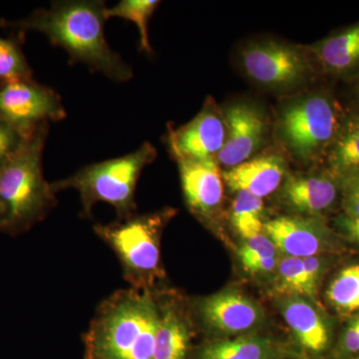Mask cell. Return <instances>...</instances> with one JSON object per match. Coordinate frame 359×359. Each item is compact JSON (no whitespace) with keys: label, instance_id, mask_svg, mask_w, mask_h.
<instances>
[{"label":"cell","instance_id":"cell-28","mask_svg":"<svg viewBox=\"0 0 359 359\" xmlns=\"http://www.w3.org/2000/svg\"><path fill=\"white\" fill-rule=\"evenodd\" d=\"M27 138L0 119V169L20 150Z\"/></svg>","mask_w":359,"mask_h":359},{"label":"cell","instance_id":"cell-33","mask_svg":"<svg viewBox=\"0 0 359 359\" xmlns=\"http://www.w3.org/2000/svg\"><path fill=\"white\" fill-rule=\"evenodd\" d=\"M355 182H356V183H358V185H359V177H358V179H355Z\"/></svg>","mask_w":359,"mask_h":359},{"label":"cell","instance_id":"cell-3","mask_svg":"<svg viewBox=\"0 0 359 359\" xmlns=\"http://www.w3.org/2000/svg\"><path fill=\"white\" fill-rule=\"evenodd\" d=\"M49 123H43L0 169V231L18 237L43 221L56 194L44 178L42 156Z\"/></svg>","mask_w":359,"mask_h":359},{"label":"cell","instance_id":"cell-7","mask_svg":"<svg viewBox=\"0 0 359 359\" xmlns=\"http://www.w3.org/2000/svg\"><path fill=\"white\" fill-rule=\"evenodd\" d=\"M60 96L32 79L0 86V119L25 137L43 123L65 119Z\"/></svg>","mask_w":359,"mask_h":359},{"label":"cell","instance_id":"cell-24","mask_svg":"<svg viewBox=\"0 0 359 359\" xmlns=\"http://www.w3.org/2000/svg\"><path fill=\"white\" fill-rule=\"evenodd\" d=\"M330 162L341 173L359 169V121L351 123L340 135L330 152Z\"/></svg>","mask_w":359,"mask_h":359},{"label":"cell","instance_id":"cell-19","mask_svg":"<svg viewBox=\"0 0 359 359\" xmlns=\"http://www.w3.org/2000/svg\"><path fill=\"white\" fill-rule=\"evenodd\" d=\"M323 67L332 72H344L359 65V25L330 37L313 47Z\"/></svg>","mask_w":359,"mask_h":359},{"label":"cell","instance_id":"cell-25","mask_svg":"<svg viewBox=\"0 0 359 359\" xmlns=\"http://www.w3.org/2000/svg\"><path fill=\"white\" fill-rule=\"evenodd\" d=\"M276 290L280 297L299 295L309 299L304 261L299 257H285L278 264Z\"/></svg>","mask_w":359,"mask_h":359},{"label":"cell","instance_id":"cell-14","mask_svg":"<svg viewBox=\"0 0 359 359\" xmlns=\"http://www.w3.org/2000/svg\"><path fill=\"white\" fill-rule=\"evenodd\" d=\"M278 306L295 341L309 356H320L330 348L332 330L320 309L299 295L280 297Z\"/></svg>","mask_w":359,"mask_h":359},{"label":"cell","instance_id":"cell-31","mask_svg":"<svg viewBox=\"0 0 359 359\" xmlns=\"http://www.w3.org/2000/svg\"><path fill=\"white\" fill-rule=\"evenodd\" d=\"M344 207H346L347 217L359 218V185L355 181L347 190Z\"/></svg>","mask_w":359,"mask_h":359},{"label":"cell","instance_id":"cell-8","mask_svg":"<svg viewBox=\"0 0 359 359\" xmlns=\"http://www.w3.org/2000/svg\"><path fill=\"white\" fill-rule=\"evenodd\" d=\"M242 63L250 79L271 89H289L306 80L309 65L299 49L280 42L254 43L242 52Z\"/></svg>","mask_w":359,"mask_h":359},{"label":"cell","instance_id":"cell-34","mask_svg":"<svg viewBox=\"0 0 359 359\" xmlns=\"http://www.w3.org/2000/svg\"><path fill=\"white\" fill-rule=\"evenodd\" d=\"M351 359H359V355L355 356V358H351Z\"/></svg>","mask_w":359,"mask_h":359},{"label":"cell","instance_id":"cell-21","mask_svg":"<svg viewBox=\"0 0 359 359\" xmlns=\"http://www.w3.org/2000/svg\"><path fill=\"white\" fill-rule=\"evenodd\" d=\"M263 212L262 198L247 192L238 193L231 209V223L245 241L263 233Z\"/></svg>","mask_w":359,"mask_h":359},{"label":"cell","instance_id":"cell-32","mask_svg":"<svg viewBox=\"0 0 359 359\" xmlns=\"http://www.w3.org/2000/svg\"><path fill=\"white\" fill-rule=\"evenodd\" d=\"M339 226H348L359 231V218H351V217H344L339 221Z\"/></svg>","mask_w":359,"mask_h":359},{"label":"cell","instance_id":"cell-18","mask_svg":"<svg viewBox=\"0 0 359 359\" xmlns=\"http://www.w3.org/2000/svg\"><path fill=\"white\" fill-rule=\"evenodd\" d=\"M287 356L271 339L243 334L204 344L196 353L195 359H285Z\"/></svg>","mask_w":359,"mask_h":359},{"label":"cell","instance_id":"cell-11","mask_svg":"<svg viewBox=\"0 0 359 359\" xmlns=\"http://www.w3.org/2000/svg\"><path fill=\"white\" fill-rule=\"evenodd\" d=\"M264 231L285 257L318 256L335 248V238L325 224L301 216H283L266 222Z\"/></svg>","mask_w":359,"mask_h":359},{"label":"cell","instance_id":"cell-9","mask_svg":"<svg viewBox=\"0 0 359 359\" xmlns=\"http://www.w3.org/2000/svg\"><path fill=\"white\" fill-rule=\"evenodd\" d=\"M224 118L212 100L190 122L169 129L167 141L175 160L216 159L226 141Z\"/></svg>","mask_w":359,"mask_h":359},{"label":"cell","instance_id":"cell-5","mask_svg":"<svg viewBox=\"0 0 359 359\" xmlns=\"http://www.w3.org/2000/svg\"><path fill=\"white\" fill-rule=\"evenodd\" d=\"M173 210L134 214L110 224H97L94 231L114 252L130 287L153 292L161 276V236Z\"/></svg>","mask_w":359,"mask_h":359},{"label":"cell","instance_id":"cell-15","mask_svg":"<svg viewBox=\"0 0 359 359\" xmlns=\"http://www.w3.org/2000/svg\"><path fill=\"white\" fill-rule=\"evenodd\" d=\"M285 161L269 154L252 158L224 172L223 179L233 192H247L263 198L275 192L285 176Z\"/></svg>","mask_w":359,"mask_h":359},{"label":"cell","instance_id":"cell-12","mask_svg":"<svg viewBox=\"0 0 359 359\" xmlns=\"http://www.w3.org/2000/svg\"><path fill=\"white\" fill-rule=\"evenodd\" d=\"M226 141L216 161L222 166L233 168L250 160L263 144L266 132L264 115L254 106L240 103L224 113Z\"/></svg>","mask_w":359,"mask_h":359},{"label":"cell","instance_id":"cell-30","mask_svg":"<svg viewBox=\"0 0 359 359\" xmlns=\"http://www.w3.org/2000/svg\"><path fill=\"white\" fill-rule=\"evenodd\" d=\"M278 257H263V259H256V261L244 264L243 268L247 273H252V275L268 273L278 266Z\"/></svg>","mask_w":359,"mask_h":359},{"label":"cell","instance_id":"cell-26","mask_svg":"<svg viewBox=\"0 0 359 359\" xmlns=\"http://www.w3.org/2000/svg\"><path fill=\"white\" fill-rule=\"evenodd\" d=\"M238 256L241 264L244 266L263 257H278V249L271 238L262 233L257 237L245 240L244 244L238 248Z\"/></svg>","mask_w":359,"mask_h":359},{"label":"cell","instance_id":"cell-10","mask_svg":"<svg viewBox=\"0 0 359 359\" xmlns=\"http://www.w3.org/2000/svg\"><path fill=\"white\" fill-rule=\"evenodd\" d=\"M196 309L203 325L222 335L247 334L264 318L263 309L256 302L231 290L200 299Z\"/></svg>","mask_w":359,"mask_h":359},{"label":"cell","instance_id":"cell-27","mask_svg":"<svg viewBox=\"0 0 359 359\" xmlns=\"http://www.w3.org/2000/svg\"><path fill=\"white\" fill-rule=\"evenodd\" d=\"M359 355V314L351 320L342 332L332 358L351 359Z\"/></svg>","mask_w":359,"mask_h":359},{"label":"cell","instance_id":"cell-20","mask_svg":"<svg viewBox=\"0 0 359 359\" xmlns=\"http://www.w3.org/2000/svg\"><path fill=\"white\" fill-rule=\"evenodd\" d=\"M157 0H121L116 6L106 9V18H119L131 21L138 27L139 47L141 52L152 55L153 49L149 39V22L159 6Z\"/></svg>","mask_w":359,"mask_h":359},{"label":"cell","instance_id":"cell-2","mask_svg":"<svg viewBox=\"0 0 359 359\" xmlns=\"http://www.w3.org/2000/svg\"><path fill=\"white\" fill-rule=\"evenodd\" d=\"M154 292L119 290L97 308L85 332L84 359H154L157 332Z\"/></svg>","mask_w":359,"mask_h":359},{"label":"cell","instance_id":"cell-16","mask_svg":"<svg viewBox=\"0 0 359 359\" xmlns=\"http://www.w3.org/2000/svg\"><path fill=\"white\" fill-rule=\"evenodd\" d=\"M158 318L154 359H187L190 351V325L185 313L173 302H161L157 297Z\"/></svg>","mask_w":359,"mask_h":359},{"label":"cell","instance_id":"cell-17","mask_svg":"<svg viewBox=\"0 0 359 359\" xmlns=\"http://www.w3.org/2000/svg\"><path fill=\"white\" fill-rule=\"evenodd\" d=\"M337 196L334 182L321 176L290 177L283 189L285 204L301 214H320L334 204Z\"/></svg>","mask_w":359,"mask_h":359},{"label":"cell","instance_id":"cell-6","mask_svg":"<svg viewBox=\"0 0 359 359\" xmlns=\"http://www.w3.org/2000/svg\"><path fill=\"white\" fill-rule=\"evenodd\" d=\"M278 134L290 154L313 160L334 138L339 114L323 95L302 96L287 103L278 117Z\"/></svg>","mask_w":359,"mask_h":359},{"label":"cell","instance_id":"cell-13","mask_svg":"<svg viewBox=\"0 0 359 359\" xmlns=\"http://www.w3.org/2000/svg\"><path fill=\"white\" fill-rule=\"evenodd\" d=\"M184 199L190 211L210 219L222 204L223 174L216 159L178 160Z\"/></svg>","mask_w":359,"mask_h":359},{"label":"cell","instance_id":"cell-29","mask_svg":"<svg viewBox=\"0 0 359 359\" xmlns=\"http://www.w3.org/2000/svg\"><path fill=\"white\" fill-rule=\"evenodd\" d=\"M302 261L306 269L309 299H314L318 294V285L321 282V278L327 271V259L321 255H318V256L306 257L302 259Z\"/></svg>","mask_w":359,"mask_h":359},{"label":"cell","instance_id":"cell-4","mask_svg":"<svg viewBox=\"0 0 359 359\" xmlns=\"http://www.w3.org/2000/svg\"><path fill=\"white\" fill-rule=\"evenodd\" d=\"M157 157V150L146 142L130 154L94 163L68 178L50 183L54 193L73 189L80 196L81 216L90 218L94 205H112L118 219L136 214V188L142 172Z\"/></svg>","mask_w":359,"mask_h":359},{"label":"cell","instance_id":"cell-1","mask_svg":"<svg viewBox=\"0 0 359 359\" xmlns=\"http://www.w3.org/2000/svg\"><path fill=\"white\" fill-rule=\"evenodd\" d=\"M106 9L101 0L53 1L49 9H37L23 20H1L0 25L21 39L29 32L42 33L67 52L70 65L83 63L113 81L127 82L133 70L106 40Z\"/></svg>","mask_w":359,"mask_h":359},{"label":"cell","instance_id":"cell-23","mask_svg":"<svg viewBox=\"0 0 359 359\" xmlns=\"http://www.w3.org/2000/svg\"><path fill=\"white\" fill-rule=\"evenodd\" d=\"M23 39L13 34L9 39L0 36V86L32 79V69L28 65L21 44Z\"/></svg>","mask_w":359,"mask_h":359},{"label":"cell","instance_id":"cell-22","mask_svg":"<svg viewBox=\"0 0 359 359\" xmlns=\"http://www.w3.org/2000/svg\"><path fill=\"white\" fill-rule=\"evenodd\" d=\"M327 297L340 313H359V264L339 271L328 287Z\"/></svg>","mask_w":359,"mask_h":359}]
</instances>
